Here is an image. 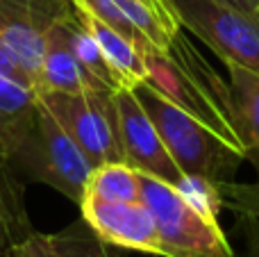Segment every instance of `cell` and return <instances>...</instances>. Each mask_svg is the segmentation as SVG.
<instances>
[{
	"instance_id": "1",
	"label": "cell",
	"mask_w": 259,
	"mask_h": 257,
	"mask_svg": "<svg viewBox=\"0 0 259 257\" xmlns=\"http://www.w3.org/2000/svg\"><path fill=\"white\" fill-rule=\"evenodd\" d=\"M157 94L241 148L234 130L232 91L180 32L168 50H146V80ZM243 150V148H241Z\"/></svg>"
},
{
	"instance_id": "2",
	"label": "cell",
	"mask_w": 259,
	"mask_h": 257,
	"mask_svg": "<svg viewBox=\"0 0 259 257\" xmlns=\"http://www.w3.org/2000/svg\"><path fill=\"white\" fill-rule=\"evenodd\" d=\"M132 91L152 118L166 150L189 180L205 182L214 189L234 180L239 166L246 162L239 146L230 144L209 125L175 107L148 82H139Z\"/></svg>"
},
{
	"instance_id": "3",
	"label": "cell",
	"mask_w": 259,
	"mask_h": 257,
	"mask_svg": "<svg viewBox=\"0 0 259 257\" xmlns=\"http://www.w3.org/2000/svg\"><path fill=\"white\" fill-rule=\"evenodd\" d=\"M141 200L155 219L159 257H234L211 203L143 173Z\"/></svg>"
},
{
	"instance_id": "4",
	"label": "cell",
	"mask_w": 259,
	"mask_h": 257,
	"mask_svg": "<svg viewBox=\"0 0 259 257\" xmlns=\"http://www.w3.org/2000/svg\"><path fill=\"white\" fill-rule=\"evenodd\" d=\"M9 157L16 171L27 173L32 180L53 187L80 205L94 166L39 98L27 125L9 144Z\"/></svg>"
},
{
	"instance_id": "5",
	"label": "cell",
	"mask_w": 259,
	"mask_h": 257,
	"mask_svg": "<svg viewBox=\"0 0 259 257\" xmlns=\"http://www.w3.org/2000/svg\"><path fill=\"white\" fill-rule=\"evenodd\" d=\"M36 98L80 146L91 166H100L107 162H125L121 135H118L114 91L94 89L82 91V94L36 91Z\"/></svg>"
},
{
	"instance_id": "6",
	"label": "cell",
	"mask_w": 259,
	"mask_h": 257,
	"mask_svg": "<svg viewBox=\"0 0 259 257\" xmlns=\"http://www.w3.org/2000/svg\"><path fill=\"white\" fill-rule=\"evenodd\" d=\"M182 30L207 44L223 64L259 73V14L221 0H166Z\"/></svg>"
},
{
	"instance_id": "7",
	"label": "cell",
	"mask_w": 259,
	"mask_h": 257,
	"mask_svg": "<svg viewBox=\"0 0 259 257\" xmlns=\"http://www.w3.org/2000/svg\"><path fill=\"white\" fill-rule=\"evenodd\" d=\"M114 103L118 114V135H121L123 159L143 176L182 189L189 178L180 171L175 159L166 150L152 118L139 103L132 89L114 91Z\"/></svg>"
},
{
	"instance_id": "8",
	"label": "cell",
	"mask_w": 259,
	"mask_h": 257,
	"mask_svg": "<svg viewBox=\"0 0 259 257\" xmlns=\"http://www.w3.org/2000/svg\"><path fill=\"white\" fill-rule=\"evenodd\" d=\"M73 9V0H0V39L34 82L46 34Z\"/></svg>"
},
{
	"instance_id": "9",
	"label": "cell",
	"mask_w": 259,
	"mask_h": 257,
	"mask_svg": "<svg viewBox=\"0 0 259 257\" xmlns=\"http://www.w3.org/2000/svg\"><path fill=\"white\" fill-rule=\"evenodd\" d=\"M84 223L114 248L159 257V237L143 200H105L84 194L80 200Z\"/></svg>"
},
{
	"instance_id": "10",
	"label": "cell",
	"mask_w": 259,
	"mask_h": 257,
	"mask_svg": "<svg viewBox=\"0 0 259 257\" xmlns=\"http://www.w3.org/2000/svg\"><path fill=\"white\" fill-rule=\"evenodd\" d=\"M64 18L59 23H55V25L50 27V32L46 34L41 66H39V75H36V91L82 94V91L105 89V87H100L98 82L82 68V64L75 59V55H73L71 46H68V39H66ZM105 91H109V89H105Z\"/></svg>"
},
{
	"instance_id": "11",
	"label": "cell",
	"mask_w": 259,
	"mask_h": 257,
	"mask_svg": "<svg viewBox=\"0 0 259 257\" xmlns=\"http://www.w3.org/2000/svg\"><path fill=\"white\" fill-rule=\"evenodd\" d=\"M225 68L232 91L234 130L241 141L243 157L259 176V73L237 64H225Z\"/></svg>"
},
{
	"instance_id": "12",
	"label": "cell",
	"mask_w": 259,
	"mask_h": 257,
	"mask_svg": "<svg viewBox=\"0 0 259 257\" xmlns=\"http://www.w3.org/2000/svg\"><path fill=\"white\" fill-rule=\"evenodd\" d=\"M77 14L87 25V30L91 32V36L96 39V44L100 46L112 71L118 75L123 89H132L139 82L146 80V50L141 46L130 41L127 36H123L114 27L105 25L103 21H98L91 14H84L80 9H77Z\"/></svg>"
},
{
	"instance_id": "13",
	"label": "cell",
	"mask_w": 259,
	"mask_h": 257,
	"mask_svg": "<svg viewBox=\"0 0 259 257\" xmlns=\"http://www.w3.org/2000/svg\"><path fill=\"white\" fill-rule=\"evenodd\" d=\"M114 3L143 41L146 50H168L182 32L178 16L166 0H114Z\"/></svg>"
},
{
	"instance_id": "14",
	"label": "cell",
	"mask_w": 259,
	"mask_h": 257,
	"mask_svg": "<svg viewBox=\"0 0 259 257\" xmlns=\"http://www.w3.org/2000/svg\"><path fill=\"white\" fill-rule=\"evenodd\" d=\"M64 27H66L68 46H71L75 59L82 64V68H84V71L89 73V75L94 77L100 87H105V89H109V91L123 89L121 80H118V75L112 71V66L107 64V59H105L100 46L96 44V39L91 36V32L87 30V25L82 23L75 5H73L71 14L64 18Z\"/></svg>"
},
{
	"instance_id": "15",
	"label": "cell",
	"mask_w": 259,
	"mask_h": 257,
	"mask_svg": "<svg viewBox=\"0 0 259 257\" xmlns=\"http://www.w3.org/2000/svg\"><path fill=\"white\" fill-rule=\"evenodd\" d=\"M84 194L105 200H141V173L127 162H107L91 168Z\"/></svg>"
},
{
	"instance_id": "16",
	"label": "cell",
	"mask_w": 259,
	"mask_h": 257,
	"mask_svg": "<svg viewBox=\"0 0 259 257\" xmlns=\"http://www.w3.org/2000/svg\"><path fill=\"white\" fill-rule=\"evenodd\" d=\"M36 109V91L12 77L0 75V135L7 146L27 125Z\"/></svg>"
},
{
	"instance_id": "17",
	"label": "cell",
	"mask_w": 259,
	"mask_h": 257,
	"mask_svg": "<svg viewBox=\"0 0 259 257\" xmlns=\"http://www.w3.org/2000/svg\"><path fill=\"white\" fill-rule=\"evenodd\" d=\"M50 241L57 248L59 257H121L118 248L100 239L84 223V219L50 235Z\"/></svg>"
},
{
	"instance_id": "18",
	"label": "cell",
	"mask_w": 259,
	"mask_h": 257,
	"mask_svg": "<svg viewBox=\"0 0 259 257\" xmlns=\"http://www.w3.org/2000/svg\"><path fill=\"white\" fill-rule=\"evenodd\" d=\"M0 205L7 209L12 217H16L18 221H27L25 212V198H23V187L16 180V168L9 157V146L5 141V137L0 135Z\"/></svg>"
},
{
	"instance_id": "19",
	"label": "cell",
	"mask_w": 259,
	"mask_h": 257,
	"mask_svg": "<svg viewBox=\"0 0 259 257\" xmlns=\"http://www.w3.org/2000/svg\"><path fill=\"white\" fill-rule=\"evenodd\" d=\"M219 205L237 212L239 217L259 219V178L255 182H225L216 187Z\"/></svg>"
},
{
	"instance_id": "20",
	"label": "cell",
	"mask_w": 259,
	"mask_h": 257,
	"mask_svg": "<svg viewBox=\"0 0 259 257\" xmlns=\"http://www.w3.org/2000/svg\"><path fill=\"white\" fill-rule=\"evenodd\" d=\"M12 257H59V253L50 241V235L32 230L12 246Z\"/></svg>"
},
{
	"instance_id": "21",
	"label": "cell",
	"mask_w": 259,
	"mask_h": 257,
	"mask_svg": "<svg viewBox=\"0 0 259 257\" xmlns=\"http://www.w3.org/2000/svg\"><path fill=\"white\" fill-rule=\"evenodd\" d=\"M27 232H32L30 223L18 221L16 217H12V214L0 205V250H9L16 241H21Z\"/></svg>"
},
{
	"instance_id": "22",
	"label": "cell",
	"mask_w": 259,
	"mask_h": 257,
	"mask_svg": "<svg viewBox=\"0 0 259 257\" xmlns=\"http://www.w3.org/2000/svg\"><path fill=\"white\" fill-rule=\"evenodd\" d=\"M0 75L5 77H12V80L21 82V84L30 87V89H34V82H32V77L25 73V68L21 66V64L14 59V55L9 53V48L5 46V41L0 39Z\"/></svg>"
},
{
	"instance_id": "23",
	"label": "cell",
	"mask_w": 259,
	"mask_h": 257,
	"mask_svg": "<svg viewBox=\"0 0 259 257\" xmlns=\"http://www.w3.org/2000/svg\"><path fill=\"white\" fill-rule=\"evenodd\" d=\"M243 219V235H246V248L241 255L234 257H259V219L241 217Z\"/></svg>"
},
{
	"instance_id": "24",
	"label": "cell",
	"mask_w": 259,
	"mask_h": 257,
	"mask_svg": "<svg viewBox=\"0 0 259 257\" xmlns=\"http://www.w3.org/2000/svg\"><path fill=\"white\" fill-rule=\"evenodd\" d=\"M221 3L234 5V7L246 9V12H250V14H259V0H221Z\"/></svg>"
},
{
	"instance_id": "25",
	"label": "cell",
	"mask_w": 259,
	"mask_h": 257,
	"mask_svg": "<svg viewBox=\"0 0 259 257\" xmlns=\"http://www.w3.org/2000/svg\"><path fill=\"white\" fill-rule=\"evenodd\" d=\"M0 257H12V248H9V250H0Z\"/></svg>"
}]
</instances>
